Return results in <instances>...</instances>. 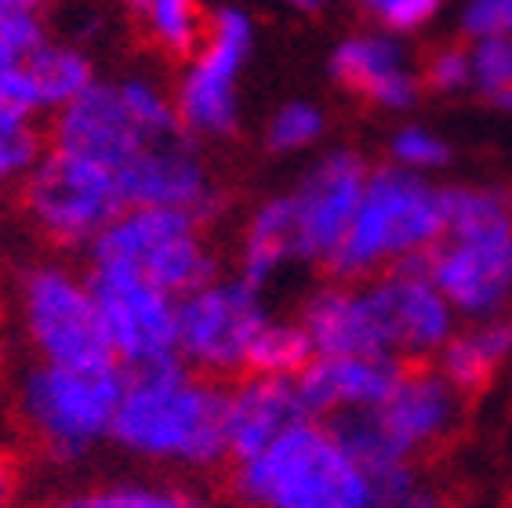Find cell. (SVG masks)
Returning <instances> with one entry per match:
<instances>
[{
  "label": "cell",
  "mask_w": 512,
  "mask_h": 508,
  "mask_svg": "<svg viewBox=\"0 0 512 508\" xmlns=\"http://www.w3.org/2000/svg\"><path fill=\"white\" fill-rule=\"evenodd\" d=\"M48 40L44 15H0V66L26 62Z\"/></svg>",
  "instance_id": "33"
},
{
  "label": "cell",
  "mask_w": 512,
  "mask_h": 508,
  "mask_svg": "<svg viewBox=\"0 0 512 508\" xmlns=\"http://www.w3.org/2000/svg\"><path fill=\"white\" fill-rule=\"evenodd\" d=\"M364 287L378 316V327H382L385 349L396 360H436L458 331V313L440 294V287L429 280L422 258L393 265L375 280H367Z\"/></svg>",
  "instance_id": "13"
},
{
  "label": "cell",
  "mask_w": 512,
  "mask_h": 508,
  "mask_svg": "<svg viewBox=\"0 0 512 508\" xmlns=\"http://www.w3.org/2000/svg\"><path fill=\"white\" fill-rule=\"evenodd\" d=\"M48 508H222L200 490L153 479H106L62 490Z\"/></svg>",
  "instance_id": "22"
},
{
  "label": "cell",
  "mask_w": 512,
  "mask_h": 508,
  "mask_svg": "<svg viewBox=\"0 0 512 508\" xmlns=\"http://www.w3.org/2000/svg\"><path fill=\"white\" fill-rule=\"evenodd\" d=\"M487 102H491L494 109H502V113H512V88L498 91V95H491Z\"/></svg>",
  "instance_id": "40"
},
{
  "label": "cell",
  "mask_w": 512,
  "mask_h": 508,
  "mask_svg": "<svg viewBox=\"0 0 512 508\" xmlns=\"http://www.w3.org/2000/svg\"><path fill=\"white\" fill-rule=\"evenodd\" d=\"M451 146H447L444 135H436L433 127L422 124H404L389 142V164L414 171V175H436L451 164Z\"/></svg>",
  "instance_id": "29"
},
{
  "label": "cell",
  "mask_w": 512,
  "mask_h": 508,
  "mask_svg": "<svg viewBox=\"0 0 512 508\" xmlns=\"http://www.w3.org/2000/svg\"><path fill=\"white\" fill-rule=\"evenodd\" d=\"M138 22L146 26V33L164 55L186 62L204 44L211 15L200 0H146Z\"/></svg>",
  "instance_id": "25"
},
{
  "label": "cell",
  "mask_w": 512,
  "mask_h": 508,
  "mask_svg": "<svg viewBox=\"0 0 512 508\" xmlns=\"http://www.w3.org/2000/svg\"><path fill=\"white\" fill-rule=\"evenodd\" d=\"M117 178L128 207H175L200 225L222 215V193L197 153V142L186 135L149 142L131 164L120 167Z\"/></svg>",
  "instance_id": "14"
},
{
  "label": "cell",
  "mask_w": 512,
  "mask_h": 508,
  "mask_svg": "<svg viewBox=\"0 0 512 508\" xmlns=\"http://www.w3.org/2000/svg\"><path fill=\"white\" fill-rule=\"evenodd\" d=\"M306 418L309 414L295 381L262 374H240L226 381V440L233 461L262 454L269 443Z\"/></svg>",
  "instance_id": "18"
},
{
  "label": "cell",
  "mask_w": 512,
  "mask_h": 508,
  "mask_svg": "<svg viewBox=\"0 0 512 508\" xmlns=\"http://www.w3.org/2000/svg\"><path fill=\"white\" fill-rule=\"evenodd\" d=\"M48 153L37 120H0V189H19Z\"/></svg>",
  "instance_id": "28"
},
{
  "label": "cell",
  "mask_w": 512,
  "mask_h": 508,
  "mask_svg": "<svg viewBox=\"0 0 512 508\" xmlns=\"http://www.w3.org/2000/svg\"><path fill=\"white\" fill-rule=\"evenodd\" d=\"M462 392L429 363H407L389 400L371 414H356L353 440L367 454L418 461L422 454L451 440L462 421Z\"/></svg>",
  "instance_id": "10"
},
{
  "label": "cell",
  "mask_w": 512,
  "mask_h": 508,
  "mask_svg": "<svg viewBox=\"0 0 512 508\" xmlns=\"http://www.w3.org/2000/svg\"><path fill=\"white\" fill-rule=\"evenodd\" d=\"M327 73L338 88L385 113L414 109L425 91L404 40L382 30H360L338 40L327 55Z\"/></svg>",
  "instance_id": "15"
},
{
  "label": "cell",
  "mask_w": 512,
  "mask_h": 508,
  "mask_svg": "<svg viewBox=\"0 0 512 508\" xmlns=\"http://www.w3.org/2000/svg\"><path fill=\"white\" fill-rule=\"evenodd\" d=\"M371 160L353 146L327 149L324 157L298 178L291 189V218H295V262L327 265L342 247L353 225L360 196H364Z\"/></svg>",
  "instance_id": "12"
},
{
  "label": "cell",
  "mask_w": 512,
  "mask_h": 508,
  "mask_svg": "<svg viewBox=\"0 0 512 508\" xmlns=\"http://www.w3.org/2000/svg\"><path fill=\"white\" fill-rule=\"evenodd\" d=\"M512 360V316L476 320L458 327L451 342L436 356V371L451 381L454 389L469 396L491 385V378Z\"/></svg>",
  "instance_id": "20"
},
{
  "label": "cell",
  "mask_w": 512,
  "mask_h": 508,
  "mask_svg": "<svg viewBox=\"0 0 512 508\" xmlns=\"http://www.w3.org/2000/svg\"><path fill=\"white\" fill-rule=\"evenodd\" d=\"M44 117L33 91L30 69L26 62L0 66V120H37Z\"/></svg>",
  "instance_id": "35"
},
{
  "label": "cell",
  "mask_w": 512,
  "mask_h": 508,
  "mask_svg": "<svg viewBox=\"0 0 512 508\" xmlns=\"http://www.w3.org/2000/svg\"><path fill=\"white\" fill-rule=\"evenodd\" d=\"M117 91L128 106L131 120L149 142H164V138L182 135V124H178L175 113V98L160 88L157 80L149 77H124L117 80Z\"/></svg>",
  "instance_id": "26"
},
{
  "label": "cell",
  "mask_w": 512,
  "mask_h": 508,
  "mask_svg": "<svg viewBox=\"0 0 512 508\" xmlns=\"http://www.w3.org/2000/svg\"><path fill=\"white\" fill-rule=\"evenodd\" d=\"M284 4L298 15H320V11H327L331 0H284Z\"/></svg>",
  "instance_id": "39"
},
{
  "label": "cell",
  "mask_w": 512,
  "mask_h": 508,
  "mask_svg": "<svg viewBox=\"0 0 512 508\" xmlns=\"http://www.w3.org/2000/svg\"><path fill=\"white\" fill-rule=\"evenodd\" d=\"M109 443L146 465L211 472L229 458L226 385L189 371L182 360L124 378Z\"/></svg>",
  "instance_id": "1"
},
{
  "label": "cell",
  "mask_w": 512,
  "mask_h": 508,
  "mask_svg": "<svg viewBox=\"0 0 512 508\" xmlns=\"http://www.w3.org/2000/svg\"><path fill=\"white\" fill-rule=\"evenodd\" d=\"M124 378L128 374L120 367L77 371L40 360L26 363L15 381V407L40 458L69 469L109 443Z\"/></svg>",
  "instance_id": "5"
},
{
  "label": "cell",
  "mask_w": 512,
  "mask_h": 508,
  "mask_svg": "<svg viewBox=\"0 0 512 508\" xmlns=\"http://www.w3.org/2000/svg\"><path fill=\"white\" fill-rule=\"evenodd\" d=\"M26 69H30L40 113H48V117H55L69 102H77L91 84H99V69L91 55L66 40H48L26 59Z\"/></svg>",
  "instance_id": "23"
},
{
  "label": "cell",
  "mask_w": 512,
  "mask_h": 508,
  "mask_svg": "<svg viewBox=\"0 0 512 508\" xmlns=\"http://www.w3.org/2000/svg\"><path fill=\"white\" fill-rule=\"evenodd\" d=\"M124 8H128L131 15L138 19V15H142V8H146V0H124Z\"/></svg>",
  "instance_id": "41"
},
{
  "label": "cell",
  "mask_w": 512,
  "mask_h": 508,
  "mask_svg": "<svg viewBox=\"0 0 512 508\" xmlns=\"http://www.w3.org/2000/svg\"><path fill=\"white\" fill-rule=\"evenodd\" d=\"M266 320L262 291L240 276H222L178 302V360L226 385L244 374L247 349Z\"/></svg>",
  "instance_id": "9"
},
{
  "label": "cell",
  "mask_w": 512,
  "mask_h": 508,
  "mask_svg": "<svg viewBox=\"0 0 512 508\" xmlns=\"http://www.w3.org/2000/svg\"><path fill=\"white\" fill-rule=\"evenodd\" d=\"M327 131L324 109L313 102H284L266 124V149L276 157H291V153H306L313 149Z\"/></svg>",
  "instance_id": "27"
},
{
  "label": "cell",
  "mask_w": 512,
  "mask_h": 508,
  "mask_svg": "<svg viewBox=\"0 0 512 508\" xmlns=\"http://www.w3.org/2000/svg\"><path fill=\"white\" fill-rule=\"evenodd\" d=\"M440 236L444 186L396 164L371 167L353 225L324 273L338 284H367L393 265L425 258Z\"/></svg>",
  "instance_id": "4"
},
{
  "label": "cell",
  "mask_w": 512,
  "mask_h": 508,
  "mask_svg": "<svg viewBox=\"0 0 512 508\" xmlns=\"http://www.w3.org/2000/svg\"><path fill=\"white\" fill-rule=\"evenodd\" d=\"M15 309L33 360L77 371L120 367L88 276L66 262H33L15 280Z\"/></svg>",
  "instance_id": "6"
},
{
  "label": "cell",
  "mask_w": 512,
  "mask_h": 508,
  "mask_svg": "<svg viewBox=\"0 0 512 508\" xmlns=\"http://www.w3.org/2000/svg\"><path fill=\"white\" fill-rule=\"evenodd\" d=\"M229 490L240 508H375L371 476L320 418L298 421L262 454L233 461Z\"/></svg>",
  "instance_id": "3"
},
{
  "label": "cell",
  "mask_w": 512,
  "mask_h": 508,
  "mask_svg": "<svg viewBox=\"0 0 512 508\" xmlns=\"http://www.w3.org/2000/svg\"><path fill=\"white\" fill-rule=\"evenodd\" d=\"M255 51V22L237 4L211 11L207 37L182 66L175 113L186 138H233L240 131V80Z\"/></svg>",
  "instance_id": "8"
},
{
  "label": "cell",
  "mask_w": 512,
  "mask_h": 508,
  "mask_svg": "<svg viewBox=\"0 0 512 508\" xmlns=\"http://www.w3.org/2000/svg\"><path fill=\"white\" fill-rule=\"evenodd\" d=\"M295 262V218H291V196L276 193L247 215L240 233L237 276L251 287H262L273 280L284 265Z\"/></svg>",
  "instance_id": "21"
},
{
  "label": "cell",
  "mask_w": 512,
  "mask_h": 508,
  "mask_svg": "<svg viewBox=\"0 0 512 508\" xmlns=\"http://www.w3.org/2000/svg\"><path fill=\"white\" fill-rule=\"evenodd\" d=\"M313 360H316V349H313V342H309L306 327L298 320H273V316H269V320L258 327L251 349H247L244 374L295 381Z\"/></svg>",
  "instance_id": "24"
},
{
  "label": "cell",
  "mask_w": 512,
  "mask_h": 508,
  "mask_svg": "<svg viewBox=\"0 0 512 508\" xmlns=\"http://www.w3.org/2000/svg\"><path fill=\"white\" fill-rule=\"evenodd\" d=\"M371 30H382L389 37H411L422 33L440 15V0H356Z\"/></svg>",
  "instance_id": "30"
},
{
  "label": "cell",
  "mask_w": 512,
  "mask_h": 508,
  "mask_svg": "<svg viewBox=\"0 0 512 508\" xmlns=\"http://www.w3.org/2000/svg\"><path fill=\"white\" fill-rule=\"evenodd\" d=\"M298 323L306 327L316 356H389L364 284H320L302 302Z\"/></svg>",
  "instance_id": "19"
},
{
  "label": "cell",
  "mask_w": 512,
  "mask_h": 508,
  "mask_svg": "<svg viewBox=\"0 0 512 508\" xmlns=\"http://www.w3.org/2000/svg\"><path fill=\"white\" fill-rule=\"evenodd\" d=\"M404 371L407 363L396 356H316L295 385L309 418L335 421L378 411Z\"/></svg>",
  "instance_id": "17"
},
{
  "label": "cell",
  "mask_w": 512,
  "mask_h": 508,
  "mask_svg": "<svg viewBox=\"0 0 512 508\" xmlns=\"http://www.w3.org/2000/svg\"><path fill=\"white\" fill-rule=\"evenodd\" d=\"M19 200L33 229L59 251H88L128 207L117 171L51 146L19 186Z\"/></svg>",
  "instance_id": "7"
},
{
  "label": "cell",
  "mask_w": 512,
  "mask_h": 508,
  "mask_svg": "<svg viewBox=\"0 0 512 508\" xmlns=\"http://www.w3.org/2000/svg\"><path fill=\"white\" fill-rule=\"evenodd\" d=\"M458 320H494L512 305V193L444 186V236L422 258Z\"/></svg>",
  "instance_id": "2"
},
{
  "label": "cell",
  "mask_w": 512,
  "mask_h": 508,
  "mask_svg": "<svg viewBox=\"0 0 512 508\" xmlns=\"http://www.w3.org/2000/svg\"><path fill=\"white\" fill-rule=\"evenodd\" d=\"M422 88L433 95H462L473 88V62H469V44H440V48L422 62Z\"/></svg>",
  "instance_id": "31"
},
{
  "label": "cell",
  "mask_w": 512,
  "mask_h": 508,
  "mask_svg": "<svg viewBox=\"0 0 512 508\" xmlns=\"http://www.w3.org/2000/svg\"><path fill=\"white\" fill-rule=\"evenodd\" d=\"M400 508H451V505H447L444 498H436L433 490H418V494H414V498L407 501V505H400Z\"/></svg>",
  "instance_id": "38"
},
{
  "label": "cell",
  "mask_w": 512,
  "mask_h": 508,
  "mask_svg": "<svg viewBox=\"0 0 512 508\" xmlns=\"http://www.w3.org/2000/svg\"><path fill=\"white\" fill-rule=\"evenodd\" d=\"M469 62H473V91H480L483 98L512 88V37L469 44Z\"/></svg>",
  "instance_id": "32"
},
{
  "label": "cell",
  "mask_w": 512,
  "mask_h": 508,
  "mask_svg": "<svg viewBox=\"0 0 512 508\" xmlns=\"http://www.w3.org/2000/svg\"><path fill=\"white\" fill-rule=\"evenodd\" d=\"M51 0H0V15H44Z\"/></svg>",
  "instance_id": "37"
},
{
  "label": "cell",
  "mask_w": 512,
  "mask_h": 508,
  "mask_svg": "<svg viewBox=\"0 0 512 508\" xmlns=\"http://www.w3.org/2000/svg\"><path fill=\"white\" fill-rule=\"evenodd\" d=\"M0 508H11V505H0Z\"/></svg>",
  "instance_id": "42"
},
{
  "label": "cell",
  "mask_w": 512,
  "mask_h": 508,
  "mask_svg": "<svg viewBox=\"0 0 512 508\" xmlns=\"http://www.w3.org/2000/svg\"><path fill=\"white\" fill-rule=\"evenodd\" d=\"M458 30L469 44L512 37V0H465Z\"/></svg>",
  "instance_id": "34"
},
{
  "label": "cell",
  "mask_w": 512,
  "mask_h": 508,
  "mask_svg": "<svg viewBox=\"0 0 512 508\" xmlns=\"http://www.w3.org/2000/svg\"><path fill=\"white\" fill-rule=\"evenodd\" d=\"M48 146L102 164L109 171H120L149 146V138L131 120L117 91V80H99L77 102H69L51 117Z\"/></svg>",
  "instance_id": "16"
},
{
  "label": "cell",
  "mask_w": 512,
  "mask_h": 508,
  "mask_svg": "<svg viewBox=\"0 0 512 508\" xmlns=\"http://www.w3.org/2000/svg\"><path fill=\"white\" fill-rule=\"evenodd\" d=\"M19 487V469L8 454H0V505H11V494Z\"/></svg>",
  "instance_id": "36"
},
{
  "label": "cell",
  "mask_w": 512,
  "mask_h": 508,
  "mask_svg": "<svg viewBox=\"0 0 512 508\" xmlns=\"http://www.w3.org/2000/svg\"><path fill=\"white\" fill-rule=\"evenodd\" d=\"M84 276L120 371L135 374L178 360V302L171 294L113 265H88Z\"/></svg>",
  "instance_id": "11"
}]
</instances>
